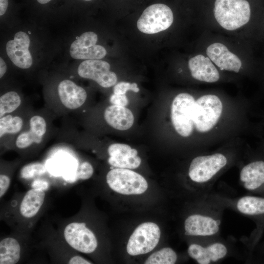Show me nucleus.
<instances>
[{
  "label": "nucleus",
  "mask_w": 264,
  "mask_h": 264,
  "mask_svg": "<svg viewBox=\"0 0 264 264\" xmlns=\"http://www.w3.org/2000/svg\"><path fill=\"white\" fill-rule=\"evenodd\" d=\"M108 161L110 165L115 167L133 169L140 166L141 159L137 155L125 158H115L110 156Z\"/></svg>",
  "instance_id": "nucleus-27"
},
{
  "label": "nucleus",
  "mask_w": 264,
  "mask_h": 264,
  "mask_svg": "<svg viewBox=\"0 0 264 264\" xmlns=\"http://www.w3.org/2000/svg\"><path fill=\"white\" fill-rule=\"evenodd\" d=\"M10 185V178L6 175H0V197L1 198L7 192Z\"/></svg>",
  "instance_id": "nucleus-32"
},
{
  "label": "nucleus",
  "mask_w": 264,
  "mask_h": 264,
  "mask_svg": "<svg viewBox=\"0 0 264 264\" xmlns=\"http://www.w3.org/2000/svg\"><path fill=\"white\" fill-rule=\"evenodd\" d=\"M110 156L118 158H124L134 156L137 155V151L132 148L125 144L114 143L110 145L108 148Z\"/></svg>",
  "instance_id": "nucleus-26"
},
{
  "label": "nucleus",
  "mask_w": 264,
  "mask_h": 264,
  "mask_svg": "<svg viewBox=\"0 0 264 264\" xmlns=\"http://www.w3.org/2000/svg\"><path fill=\"white\" fill-rule=\"evenodd\" d=\"M28 124L29 129L21 132L15 139V145L19 149L23 150L40 144L45 138L48 128L44 117L34 115L29 120Z\"/></svg>",
  "instance_id": "nucleus-12"
},
{
  "label": "nucleus",
  "mask_w": 264,
  "mask_h": 264,
  "mask_svg": "<svg viewBox=\"0 0 264 264\" xmlns=\"http://www.w3.org/2000/svg\"><path fill=\"white\" fill-rule=\"evenodd\" d=\"M107 183L114 191L126 195H139L148 188L146 179L140 174L124 168H114L106 176Z\"/></svg>",
  "instance_id": "nucleus-3"
},
{
  "label": "nucleus",
  "mask_w": 264,
  "mask_h": 264,
  "mask_svg": "<svg viewBox=\"0 0 264 264\" xmlns=\"http://www.w3.org/2000/svg\"><path fill=\"white\" fill-rule=\"evenodd\" d=\"M85 0V1H91L92 0Z\"/></svg>",
  "instance_id": "nucleus-38"
},
{
  "label": "nucleus",
  "mask_w": 264,
  "mask_h": 264,
  "mask_svg": "<svg viewBox=\"0 0 264 264\" xmlns=\"http://www.w3.org/2000/svg\"><path fill=\"white\" fill-rule=\"evenodd\" d=\"M194 98L187 93H181L174 99L171 106V119L176 132L183 137L190 136L193 129Z\"/></svg>",
  "instance_id": "nucleus-5"
},
{
  "label": "nucleus",
  "mask_w": 264,
  "mask_h": 264,
  "mask_svg": "<svg viewBox=\"0 0 264 264\" xmlns=\"http://www.w3.org/2000/svg\"><path fill=\"white\" fill-rule=\"evenodd\" d=\"M22 99L14 91H8L0 97V117L15 111L21 105Z\"/></svg>",
  "instance_id": "nucleus-24"
},
{
  "label": "nucleus",
  "mask_w": 264,
  "mask_h": 264,
  "mask_svg": "<svg viewBox=\"0 0 264 264\" xmlns=\"http://www.w3.org/2000/svg\"><path fill=\"white\" fill-rule=\"evenodd\" d=\"M93 168L88 162L85 161L80 164L77 169L75 180H86L93 175Z\"/></svg>",
  "instance_id": "nucleus-29"
},
{
  "label": "nucleus",
  "mask_w": 264,
  "mask_h": 264,
  "mask_svg": "<svg viewBox=\"0 0 264 264\" xmlns=\"http://www.w3.org/2000/svg\"><path fill=\"white\" fill-rule=\"evenodd\" d=\"M188 66L192 76L195 79L207 83H214L220 79V74L209 57L198 54L191 58Z\"/></svg>",
  "instance_id": "nucleus-18"
},
{
  "label": "nucleus",
  "mask_w": 264,
  "mask_h": 264,
  "mask_svg": "<svg viewBox=\"0 0 264 264\" xmlns=\"http://www.w3.org/2000/svg\"><path fill=\"white\" fill-rule=\"evenodd\" d=\"M220 220L211 215L195 214L188 216L184 221L185 234L192 236L208 237L220 231Z\"/></svg>",
  "instance_id": "nucleus-13"
},
{
  "label": "nucleus",
  "mask_w": 264,
  "mask_h": 264,
  "mask_svg": "<svg viewBox=\"0 0 264 264\" xmlns=\"http://www.w3.org/2000/svg\"><path fill=\"white\" fill-rule=\"evenodd\" d=\"M24 120L18 115L8 114L0 118V137L5 135H18L23 128Z\"/></svg>",
  "instance_id": "nucleus-23"
},
{
  "label": "nucleus",
  "mask_w": 264,
  "mask_h": 264,
  "mask_svg": "<svg viewBox=\"0 0 264 264\" xmlns=\"http://www.w3.org/2000/svg\"><path fill=\"white\" fill-rule=\"evenodd\" d=\"M177 260L175 251L170 247H164L150 255L146 264H174Z\"/></svg>",
  "instance_id": "nucleus-25"
},
{
  "label": "nucleus",
  "mask_w": 264,
  "mask_h": 264,
  "mask_svg": "<svg viewBox=\"0 0 264 264\" xmlns=\"http://www.w3.org/2000/svg\"><path fill=\"white\" fill-rule=\"evenodd\" d=\"M21 248L19 242L14 238L7 237L0 242V264H15L21 258Z\"/></svg>",
  "instance_id": "nucleus-22"
},
{
  "label": "nucleus",
  "mask_w": 264,
  "mask_h": 264,
  "mask_svg": "<svg viewBox=\"0 0 264 264\" xmlns=\"http://www.w3.org/2000/svg\"><path fill=\"white\" fill-rule=\"evenodd\" d=\"M222 110L220 99L213 94L205 95L196 101L193 110V123L201 132L211 130L218 122Z\"/></svg>",
  "instance_id": "nucleus-2"
},
{
  "label": "nucleus",
  "mask_w": 264,
  "mask_h": 264,
  "mask_svg": "<svg viewBox=\"0 0 264 264\" xmlns=\"http://www.w3.org/2000/svg\"><path fill=\"white\" fill-rule=\"evenodd\" d=\"M45 191L32 188L23 196L19 207V212L23 218L29 219L35 216L44 201Z\"/></svg>",
  "instance_id": "nucleus-20"
},
{
  "label": "nucleus",
  "mask_w": 264,
  "mask_h": 264,
  "mask_svg": "<svg viewBox=\"0 0 264 264\" xmlns=\"http://www.w3.org/2000/svg\"><path fill=\"white\" fill-rule=\"evenodd\" d=\"M214 15L221 27L227 30H234L249 22L250 4L246 0H216Z\"/></svg>",
  "instance_id": "nucleus-1"
},
{
  "label": "nucleus",
  "mask_w": 264,
  "mask_h": 264,
  "mask_svg": "<svg viewBox=\"0 0 264 264\" xmlns=\"http://www.w3.org/2000/svg\"><path fill=\"white\" fill-rule=\"evenodd\" d=\"M8 0H0V15H3L8 7Z\"/></svg>",
  "instance_id": "nucleus-35"
},
{
  "label": "nucleus",
  "mask_w": 264,
  "mask_h": 264,
  "mask_svg": "<svg viewBox=\"0 0 264 264\" xmlns=\"http://www.w3.org/2000/svg\"><path fill=\"white\" fill-rule=\"evenodd\" d=\"M206 54L210 59L221 70L238 72L242 66V62L235 54L220 43H214L206 49Z\"/></svg>",
  "instance_id": "nucleus-15"
},
{
  "label": "nucleus",
  "mask_w": 264,
  "mask_h": 264,
  "mask_svg": "<svg viewBox=\"0 0 264 264\" xmlns=\"http://www.w3.org/2000/svg\"><path fill=\"white\" fill-rule=\"evenodd\" d=\"M70 264H90L91 263L80 256H74L71 257L68 262Z\"/></svg>",
  "instance_id": "nucleus-34"
},
{
  "label": "nucleus",
  "mask_w": 264,
  "mask_h": 264,
  "mask_svg": "<svg viewBox=\"0 0 264 264\" xmlns=\"http://www.w3.org/2000/svg\"><path fill=\"white\" fill-rule=\"evenodd\" d=\"M240 180L245 189L264 197V161L256 160L244 166L240 172Z\"/></svg>",
  "instance_id": "nucleus-16"
},
{
  "label": "nucleus",
  "mask_w": 264,
  "mask_h": 264,
  "mask_svg": "<svg viewBox=\"0 0 264 264\" xmlns=\"http://www.w3.org/2000/svg\"><path fill=\"white\" fill-rule=\"evenodd\" d=\"M30 40L25 32L19 31L16 33L13 40L9 41L6 45V53L12 63L22 69L31 67L32 57L28 48Z\"/></svg>",
  "instance_id": "nucleus-11"
},
{
  "label": "nucleus",
  "mask_w": 264,
  "mask_h": 264,
  "mask_svg": "<svg viewBox=\"0 0 264 264\" xmlns=\"http://www.w3.org/2000/svg\"><path fill=\"white\" fill-rule=\"evenodd\" d=\"M236 206L242 214L254 217L264 218V197L245 196L240 198Z\"/></svg>",
  "instance_id": "nucleus-21"
},
{
  "label": "nucleus",
  "mask_w": 264,
  "mask_h": 264,
  "mask_svg": "<svg viewBox=\"0 0 264 264\" xmlns=\"http://www.w3.org/2000/svg\"><path fill=\"white\" fill-rule=\"evenodd\" d=\"M110 101L112 105L123 107L126 106L128 104V100L126 94L120 95L113 93L110 96Z\"/></svg>",
  "instance_id": "nucleus-31"
},
{
  "label": "nucleus",
  "mask_w": 264,
  "mask_h": 264,
  "mask_svg": "<svg viewBox=\"0 0 264 264\" xmlns=\"http://www.w3.org/2000/svg\"><path fill=\"white\" fill-rule=\"evenodd\" d=\"M110 68V65L105 61L87 60L79 65L77 72L81 77L91 79L101 87L108 88L115 85L117 81L116 74Z\"/></svg>",
  "instance_id": "nucleus-9"
},
{
  "label": "nucleus",
  "mask_w": 264,
  "mask_h": 264,
  "mask_svg": "<svg viewBox=\"0 0 264 264\" xmlns=\"http://www.w3.org/2000/svg\"><path fill=\"white\" fill-rule=\"evenodd\" d=\"M187 251L190 257L199 264L218 262L225 258L228 253L226 246L219 242L206 246L193 243L189 246Z\"/></svg>",
  "instance_id": "nucleus-17"
},
{
  "label": "nucleus",
  "mask_w": 264,
  "mask_h": 264,
  "mask_svg": "<svg viewBox=\"0 0 264 264\" xmlns=\"http://www.w3.org/2000/svg\"><path fill=\"white\" fill-rule=\"evenodd\" d=\"M36 0L39 3L41 4H45L49 3L52 0Z\"/></svg>",
  "instance_id": "nucleus-37"
},
{
  "label": "nucleus",
  "mask_w": 264,
  "mask_h": 264,
  "mask_svg": "<svg viewBox=\"0 0 264 264\" xmlns=\"http://www.w3.org/2000/svg\"><path fill=\"white\" fill-rule=\"evenodd\" d=\"M158 226L154 222H144L133 231L127 245L128 253L132 256L144 254L153 250L160 237Z\"/></svg>",
  "instance_id": "nucleus-7"
},
{
  "label": "nucleus",
  "mask_w": 264,
  "mask_h": 264,
  "mask_svg": "<svg viewBox=\"0 0 264 264\" xmlns=\"http://www.w3.org/2000/svg\"><path fill=\"white\" fill-rule=\"evenodd\" d=\"M64 237L72 248L83 253H91L97 247L95 235L84 222H72L68 224L64 229Z\"/></svg>",
  "instance_id": "nucleus-8"
},
{
  "label": "nucleus",
  "mask_w": 264,
  "mask_h": 264,
  "mask_svg": "<svg viewBox=\"0 0 264 264\" xmlns=\"http://www.w3.org/2000/svg\"><path fill=\"white\" fill-rule=\"evenodd\" d=\"M227 159L222 154L198 156L191 161L188 176L194 183L207 184L227 164Z\"/></svg>",
  "instance_id": "nucleus-4"
},
{
  "label": "nucleus",
  "mask_w": 264,
  "mask_h": 264,
  "mask_svg": "<svg viewBox=\"0 0 264 264\" xmlns=\"http://www.w3.org/2000/svg\"><path fill=\"white\" fill-rule=\"evenodd\" d=\"M128 90L137 92L139 88L135 83L131 84L125 82H120L115 85L113 88V93L115 94L124 95Z\"/></svg>",
  "instance_id": "nucleus-30"
},
{
  "label": "nucleus",
  "mask_w": 264,
  "mask_h": 264,
  "mask_svg": "<svg viewBox=\"0 0 264 264\" xmlns=\"http://www.w3.org/2000/svg\"><path fill=\"white\" fill-rule=\"evenodd\" d=\"M104 117L109 125L120 131L129 129L134 122L133 115L129 109L115 105L110 106L105 109Z\"/></svg>",
  "instance_id": "nucleus-19"
},
{
  "label": "nucleus",
  "mask_w": 264,
  "mask_h": 264,
  "mask_svg": "<svg viewBox=\"0 0 264 264\" xmlns=\"http://www.w3.org/2000/svg\"><path fill=\"white\" fill-rule=\"evenodd\" d=\"M97 34L93 32H86L78 37L71 44L69 53L75 59L100 60L107 54L106 49L96 44Z\"/></svg>",
  "instance_id": "nucleus-10"
},
{
  "label": "nucleus",
  "mask_w": 264,
  "mask_h": 264,
  "mask_svg": "<svg viewBox=\"0 0 264 264\" xmlns=\"http://www.w3.org/2000/svg\"><path fill=\"white\" fill-rule=\"evenodd\" d=\"M46 172L45 166L39 162H34L23 166L20 171L21 177L30 179L44 174Z\"/></svg>",
  "instance_id": "nucleus-28"
},
{
  "label": "nucleus",
  "mask_w": 264,
  "mask_h": 264,
  "mask_svg": "<svg viewBox=\"0 0 264 264\" xmlns=\"http://www.w3.org/2000/svg\"><path fill=\"white\" fill-rule=\"evenodd\" d=\"M31 187L45 191L49 188V183L44 179L37 178L32 181Z\"/></svg>",
  "instance_id": "nucleus-33"
},
{
  "label": "nucleus",
  "mask_w": 264,
  "mask_h": 264,
  "mask_svg": "<svg viewBox=\"0 0 264 264\" xmlns=\"http://www.w3.org/2000/svg\"><path fill=\"white\" fill-rule=\"evenodd\" d=\"M57 92L61 105L70 110L80 108L87 98V93L84 88L68 79L61 81L57 87Z\"/></svg>",
  "instance_id": "nucleus-14"
},
{
  "label": "nucleus",
  "mask_w": 264,
  "mask_h": 264,
  "mask_svg": "<svg viewBox=\"0 0 264 264\" xmlns=\"http://www.w3.org/2000/svg\"><path fill=\"white\" fill-rule=\"evenodd\" d=\"M171 8L162 3L151 5L146 8L138 19L137 27L146 34H154L168 29L173 23Z\"/></svg>",
  "instance_id": "nucleus-6"
},
{
  "label": "nucleus",
  "mask_w": 264,
  "mask_h": 264,
  "mask_svg": "<svg viewBox=\"0 0 264 264\" xmlns=\"http://www.w3.org/2000/svg\"><path fill=\"white\" fill-rule=\"evenodd\" d=\"M7 69V66L4 61L0 58V78H1L5 74Z\"/></svg>",
  "instance_id": "nucleus-36"
}]
</instances>
